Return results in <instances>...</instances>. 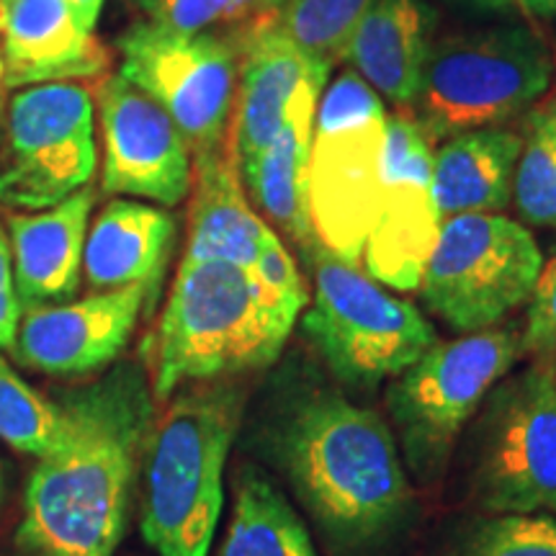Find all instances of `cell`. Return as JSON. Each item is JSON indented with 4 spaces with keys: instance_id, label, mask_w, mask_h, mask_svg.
Returning a JSON list of instances; mask_svg holds the SVG:
<instances>
[{
    "instance_id": "obj_1",
    "label": "cell",
    "mask_w": 556,
    "mask_h": 556,
    "mask_svg": "<svg viewBox=\"0 0 556 556\" xmlns=\"http://www.w3.org/2000/svg\"><path fill=\"white\" fill-rule=\"evenodd\" d=\"M135 366L67 394L65 430L39 458L24 497L21 544L34 556H111L127 526L137 467L155 415Z\"/></svg>"
},
{
    "instance_id": "obj_2",
    "label": "cell",
    "mask_w": 556,
    "mask_h": 556,
    "mask_svg": "<svg viewBox=\"0 0 556 556\" xmlns=\"http://www.w3.org/2000/svg\"><path fill=\"white\" fill-rule=\"evenodd\" d=\"M302 309L261 283L250 268L180 261L148 343L152 397L165 402L186 384L270 366Z\"/></svg>"
},
{
    "instance_id": "obj_3",
    "label": "cell",
    "mask_w": 556,
    "mask_h": 556,
    "mask_svg": "<svg viewBox=\"0 0 556 556\" xmlns=\"http://www.w3.org/2000/svg\"><path fill=\"white\" fill-rule=\"evenodd\" d=\"M299 495L328 531L368 541L405 516L409 482L384 417L340 394L304 402L283 430Z\"/></svg>"
},
{
    "instance_id": "obj_4",
    "label": "cell",
    "mask_w": 556,
    "mask_h": 556,
    "mask_svg": "<svg viewBox=\"0 0 556 556\" xmlns=\"http://www.w3.org/2000/svg\"><path fill=\"white\" fill-rule=\"evenodd\" d=\"M242 413L235 389L180 392L144 448L142 536L157 556H208Z\"/></svg>"
},
{
    "instance_id": "obj_5",
    "label": "cell",
    "mask_w": 556,
    "mask_h": 556,
    "mask_svg": "<svg viewBox=\"0 0 556 556\" xmlns=\"http://www.w3.org/2000/svg\"><path fill=\"white\" fill-rule=\"evenodd\" d=\"M554 54L528 24H497L433 41L413 114L430 142L505 127L526 116L554 83Z\"/></svg>"
},
{
    "instance_id": "obj_6",
    "label": "cell",
    "mask_w": 556,
    "mask_h": 556,
    "mask_svg": "<svg viewBox=\"0 0 556 556\" xmlns=\"http://www.w3.org/2000/svg\"><path fill=\"white\" fill-rule=\"evenodd\" d=\"M387 119L381 96L356 70L319 96L307 168L312 235L353 268L384 201Z\"/></svg>"
},
{
    "instance_id": "obj_7",
    "label": "cell",
    "mask_w": 556,
    "mask_h": 556,
    "mask_svg": "<svg viewBox=\"0 0 556 556\" xmlns=\"http://www.w3.org/2000/svg\"><path fill=\"white\" fill-rule=\"evenodd\" d=\"M299 250L315 278L304 332L340 381L353 387L381 384L400 377L435 343V332L420 309L389 294L364 270L336 258L317 240Z\"/></svg>"
},
{
    "instance_id": "obj_8",
    "label": "cell",
    "mask_w": 556,
    "mask_h": 556,
    "mask_svg": "<svg viewBox=\"0 0 556 556\" xmlns=\"http://www.w3.org/2000/svg\"><path fill=\"white\" fill-rule=\"evenodd\" d=\"M544 266L531 229L505 214L443 219L420 278L426 307L458 332L495 328L531 299Z\"/></svg>"
},
{
    "instance_id": "obj_9",
    "label": "cell",
    "mask_w": 556,
    "mask_h": 556,
    "mask_svg": "<svg viewBox=\"0 0 556 556\" xmlns=\"http://www.w3.org/2000/svg\"><path fill=\"white\" fill-rule=\"evenodd\" d=\"M523 356L520 332L490 328L456 340H435L389 387L387 405L409 467L420 477L443 469L456 435L479 402Z\"/></svg>"
},
{
    "instance_id": "obj_10",
    "label": "cell",
    "mask_w": 556,
    "mask_h": 556,
    "mask_svg": "<svg viewBox=\"0 0 556 556\" xmlns=\"http://www.w3.org/2000/svg\"><path fill=\"white\" fill-rule=\"evenodd\" d=\"M99 163L96 99L83 83L21 88L5 116L0 204L41 212L90 186Z\"/></svg>"
},
{
    "instance_id": "obj_11",
    "label": "cell",
    "mask_w": 556,
    "mask_h": 556,
    "mask_svg": "<svg viewBox=\"0 0 556 556\" xmlns=\"http://www.w3.org/2000/svg\"><path fill=\"white\" fill-rule=\"evenodd\" d=\"M116 50L119 75L170 116L191 155L227 142L240 62L232 34H186L139 21L116 39Z\"/></svg>"
},
{
    "instance_id": "obj_12",
    "label": "cell",
    "mask_w": 556,
    "mask_h": 556,
    "mask_svg": "<svg viewBox=\"0 0 556 556\" xmlns=\"http://www.w3.org/2000/svg\"><path fill=\"white\" fill-rule=\"evenodd\" d=\"M477 497L497 516H556V374L552 361H536L492 397Z\"/></svg>"
},
{
    "instance_id": "obj_13",
    "label": "cell",
    "mask_w": 556,
    "mask_h": 556,
    "mask_svg": "<svg viewBox=\"0 0 556 556\" xmlns=\"http://www.w3.org/2000/svg\"><path fill=\"white\" fill-rule=\"evenodd\" d=\"M433 142L409 109H394L387 119L384 201L368 235L358 270L381 287L415 291L441 232L433 201Z\"/></svg>"
},
{
    "instance_id": "obj_14",
    "label": "cell",
    "mask_w": 556,
    "mask_h": 556,
    "mask_svg": "<svg viewBox=\"0 0 556 556\" xmlns=\"http://www.w3.org/2000/svg\"><path fill=\"white\" fill-rule=\"evenodd\" d=\"M103 137L101 191L176 206L189 197L193 155L173 119L124 75L99 88Z\"/></svg>"
},
{
    "instance_id": "obj_15",
    "label": "cell",
    "mask_w": 556,
    "mask_h": 556,
    "mask_svg": "<svg viewBox=\"0 0 556 556\" xmlns=\"http://www.w3.org/2000/svg\"><path fill=\"white\" fill-rule=\"evenodd\" d=\"M148 302V287L137 283L96 291L78 302L26 309L21 315L13 351L21 364L52 377H83L99 371L129 343Z\"/></svg>"
},
{
    "instance_id": "obj_16",
    "label": "cell",
    "mask_w": 556,
    "mask_h": 556,
    "mask_svg": "<svg viewBox=\"0 0 556 556\" xmlns=\"http://www.w3.org/2000/svg\"><path fill=\"white\" fill-rule=\"evenodd\" d=\"M232 39L240 62L229 137L238 163L245 165L283 127L302 86L312 80L328 83L332 70L283 37L268 13L235 29Z\"/></svg>"
},
{
    "instance_id": "obj_17",
    "label": "cell",
    "mask_w": 556,
    "mask_h": 556,
    "mask_svg": "<svg viewBox=\"0 0 556 556\" xmlns=\"http://www.w3.org/2000/svg\"><path fill=\"white\" fill-rule=\"evenodd\" d=\"M3 86L96 80L111 54L67 0H0Z\"/></svg>"
},
{
    "instance_id": "obj_18",
    "label": "cell",
    "mask_w": 556,
    "mask_h": 556,
    "mask_svg": "<svg viewBox=\"0 0 556 556\" xmlns=\"http://www.w3.org/2000/svg\"><path fill=\"white\" fill-rule=\"evenodd\" d=\"M93 204L96 189L86 186L50 208L11 214L9 245L21 309L67 302L78 291Z\"/></svg>"
},
{
    "instance_id": "obj_19",
    "label": "cell",
    "mask_w": 556,
    "mask_h": 556,
    "mask_svg": "<svg viewBox=\"0 0 556 556\" xmlns=\"http://www.w3.org/2000/svg\"><path fill=\"white\" fill-rule=\"evenodd\" d=\"M189 242L184 261H225L253 268L270 227L250 206L232 137L193 155Z\"/></svg>"
},
{
    "instance_id": "obj_20",
    "label": "cell",
    "mask_w": 556,
    "mask_h": 556,
    "mask_svg": "<svg viewBox=\"0 0 556 556\" xmlns=\"http://www.w3.org/2000/svg\"><path fill=\"white\" fill-rule=\"evenodd\" d=\"M328 83L312 80L296 93L278 135L250 163L240 165L248 199L294 245L315 240L307 204V168L319 96Z\"/></svg>"
},
{
    "instance_id": "obj_21",
    "label": "cell",
    "mask_w": 556,
    "mask_h": 556,
    "mask_svg": "<svg viewBox=\"0 0 556 556\" xmlns=\"http://www.w3.org/2000/svg\"><path fill=\"white\" fill-rule=\"evenodd\" d=\"M433 41V11L426 0H374L345 60L381 99L413 111Z\"/></svg>"
},
{
    "instance_id": "obj_22",
    "label": "cell",
    "mask_w": 556,
    "mask_h": 556,
    "mask_svg": "<svg viewBox=\"0 0 556 556\" xmlns=\"http://www.w3.org/2000/svg\"><path fill=\"white\" fill-rule=\"evenodd\" d=\"M176 240V219L163 208L114 199L88 227L83 248V270L99 291L148 287L157 291Z\"/></svg>"
},
{
    "instance_id": "obj_23",
    "label": "cell",
    "mask_w": 556,
    "mask_h": 556,
    "mask_svg": "<svg viewBox=\"0 0 556 556\" xmlns=\"http://www.w3.org/2000/svg\"><path fill=\"white\" fill-rule=\"evenodd\" d=\"M520 135L505 127L469 129L433 150V201L441 219L456 214H503L513 201Z\"/></svg>"
},
{
    "instance_id": "obj_24",
    "label": "cell",
    "mask_w": 556,
    "mask_h": 556,
    "mask_svg": "<svg viewBox=\"0 0 556 556\" xmlns=\"http://www.w3.org/2000/svg\"><path fill=\"white\" fill-rule=\"evenodd\" d=\"M219 556H317L304 520L261 469L245 467Z\"/></svg>"
},
{
    "instance_id": "obj_25",
    "label": "cell",
    "mask_w": 556,
    "mask_h": 556,
    "mask_svg": "<svg viewBox=\"0 0 556 556\" xmlns=\"http://www.w3.org/2000/svg\"><path fill=\"white\" fill-rule=\"evenodd\" d=\"M513 201L526 225L556 229V90L523 116Z\"/></svg>"
},
{
    "instance_id": "obj_26",
    "label": "cell",
    "mask_w": 556,
    "mask_h": 556,
    "mask_svg": "<svg viewBox=\"0 0 556 556\" xmlns=\"http://www.w3.org/2000/svg\"><path fill=\"white\" fill-rule=\"evenodd\" d=\"M374 0H289L268 18L283 37L330 70L345 60L348 45Z\"/></svg>"
},
{
    "instance_id": "obj_27",
    "label": "cell",
    "mask_w": 556,
    "mask_h": 556,
    "mask_svg": "<svg viewBox=\"0 0 556 556\" xmlns=\"http://www.w3.org/2000/svg\"><path fill=\"white\" fill-rule=\"evenodd\" d=\"M65 430L62 405L45 400L0 356V441L21 454L45 456Z\"/></svg>"
},
{
    "instance_id": "obj_28",
    "label": "cell",
    "mask_w": 556,
    "mask_h": 556,
    "mask_svg": "<svg viewBox=\"0 0 556 556\" xmlns=\"http://www.w3.org/2000/svg\"><path fill=\"white\" fill-rule=\"evenodd\" d=\"M458 556H556V518L544 513L490 518Z\"/></svg>"
},
{
    "instance_id": "obj_29",
    "label": "cell",
    "mask_w": 556,
    "mask_h": 556,
    "mask_svg": "<svg viewBox=\"0 0 556 556\" xmlns=\"http://www.w3.org/2000/svg\"><path fill=\"white\" fill-rule=\"evenodd\" d=\"M144 21L186 34L240 26L258 16V0H131Z\"/></svg>"
},
{
    "instance_id": "obj_30",
    "label": "cell",
    "mask_w": 556,
    "mask_h": 556,
    "mask_svg": "<svg viewBox=\"0 0 556 556\" xmlns=\"http://www.w3.org/2000/svg\"><path fill=\"white\" fill-rule=\"evenodd\" d=\"M526 304V325L520 330L523 353H531L539 361H552L556 356V248L541 266L536 287Z\"/></svg>"
},
{
    "instance_id": "obj_31",
    "label": "cell",
    "mask_w": 556,
    "mask_h": 556,
    "mask_svg": "<svg viewBox=\"0 0 556 556\" xmlns=\"http://www.w3.org/2000/svg\"><path fill=\"white\" fill-rule=\"evenodd\" d=\"M250 270L258 276L261 283H266L268 289H274L276 294L287 296V299H291V302L302 304V307H307L309 304L307 283H304L296 263L291 261L289 250L283 248L281 238H278L274 229H270L266 245H263L258 261L253 263V268Z\"/></svg>"
},
{
    "instance_id": "obj_32",
    "label": "cell",
    "mask_w": 556,
    "mask_h": 556,
    "mask_svg": "<svg viewBox=\"0 0 556 556\" xmlns=\"http://www.w3.org/2000/svg\"><path fill=\"white\" fill-rule=\"evenodd\" d=\"M21 315H24V309L18 304L16 283H13L9 235L0 227V351H13Z\"/></svg>"
},
{
    "instance_id": "obj_33",
    "label": "cell",
    "mask_w": 556,
    "mask_h": 556,
    "mask_svg": "<svg viewBox=\"0 0 556 556\" xmlns=\"http://www.w3.org/2000/svg\"><path fill=\"white\" fill-rule=\"evenodd\" d=\"M513 5H518L528 18H539V21L556 18V0H513Z\"/></svg>"
},
{
    "instance_id": "obj_34",
    "label": "cell",
    "mask_w": 556,
    "mask_h": 556,
    "mask_svg": "<svg viewBox=\"0 0 556 556\" xmlns=\"http://www.w3.org/2000/svg\"><path fill=\"white\" fill-rule=\"evenodd\" d=\"M67 3L70 9L78 13V18L88 26V29H96L103 9V0H67Z\"/></svg>"
},
{
    "instance_id": "obj_35",
    "label": "cell",
    "mask_w": 556,
    "mask_h": 556,
    "mask_svg": "<svg viewBox=\"0 0 556 556\" xmlns=\"http://www.w3.org/2000/svg\"><path fill=\"white\" fill-rule=\"evenodd\" d=\"M462 3L471 5V9H479V11H510L513 9V0H462Z\"/></svg>"
},
{
    "instance_id": "obj_36",
    "label": "cell",
    "mask_w": 556,
    "mask_h": 556,
    "mask_svg": "<svg viewBox=\"0 0 556 556\" xmlns=\"http://www.w3.org/2000/svg\"><path fill=\"white\" fill-rule=\"evenodd\" d=\"M283 3H289V0H258V16H263V13H270V11L281 9Z\"/></svg>"
},
{
    "instance_id": "obj_37",
    "label": "cell",
    "mask_w": 556,
    "mask_h": 556,
    "mask_svg": "<svg viewBox=\"0 0 556 556\" xmlns=\"http://www.w3.org/2000/svg\"><path fill=\"white\" fill-rule=\"evenodd\" d=\"M0 88H3V62H0Z\"/></svg>"
}]
</instances>
